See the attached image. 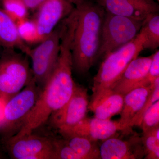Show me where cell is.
<instances>
[{"mask_svg":"<svg viewBox=\"0 0 159 159\" xmlns=\"http://www.w3.org/2000/svg\"><path fill=\"white\" fill-rule=\"evenodd\" d=\"M73 70L71 47L64 43L61 45L54 70L42 89L34 107L19 130L12 136L20 137L32 133L44 124L52 114L65 105L76 84L72 76Z\"/></svg>","mask_w":159,"mask_h":159,"instance_id":"6da1fadb","label":"cell"},{"mask_svg":"<svg viewBox=\"0 0 159 159\" xmlns=\"http://www.w3.org/2000/svg\"><path fill=\"white\" fill-rule=\"evenodd\" d=\"M76 6L77 21L72 45L73 69L84 75L97 61L105 11L90 1L83 0Z\"/></svg>","mask_w":159,"mask_h":159,"instance_id":"7a4b0ae2","label":"cell"},{"mask_svg":"<svg viewBox=\"0 0 159 159\" xmlns=\"http://www.w3.org/2000/svg\"><path fill=\"white\" fill-rule=\"evenodd\" d=\"M145 38L139 32L132 40L117 49L102 59L94 77L92 98L112 89L132 61L142 51Z\"/></svg>","mask_w":159,"mask_h":159,"instance_id":"3957f363","label":"cell"},{"mask_svg":"<svg viewBox=\"0 0 159 159\" xmlns=\"http://www.w3.org/2000/svg\"><path fill=\"white\" fill-rule=\"evenodd\" d=\"M16 50L3 48L0 54V98L4 104L33 79L29 56Z\"/></svg>","mask_w":159,"mask_h":159,"instance_id":"277c9868","label":"cell"},{"mask_svg":"<svg viewBox=\"0 0 159 159\" xmlns=\"http://www.w3.org/2000/svg\"><path fill=\"white\" fill-rule=\"evenodd\" d=\"M143 21L105 11L97 60L104 59L134 39L140 32Z\"/></svg>","mask_w":159,"mask_h":159,"instance_id":"5b68a950","label":"cell"},{"mask_svg":"<svg viewBox=\"0 0 159 159\" xmlns=\"http://www.w3.org/2000/svg\"><path fill=\"white\" fill-rule=\"evenodd\" d=\"M42 89L34 79L4 104L0 134L3 140L18 131L37 101Z\"/></svg>","mask_w":159,"mask_h":159,"instance_id":"8992f818","label":"cell"},{"mask_svg":"<svg viewBox=\"0 0 159 159\" xmlns=\"http://www.w3.org/2000/svg\"><path fill=\"white\" fill-rule=\"evenodd\" d=\"M61 23L39 43L29 54L31 71L36 84L42 89L54 70L59 55Z\"/></svg>","mask_w":159,"mask_h":159,"instance_id":"52a82bcc","label":"cell"},{"mask_svg":"<svg viewBox=\"0 0 159 159\" xmlns=\"http://www.w3.org/2000/svg\"><path fill=\"white\" fill-rule=\"evenodd\" d=\"M2 140L11 159H55L54 139L33 134L32 133Z\"/></svg>","mask_w":159,"mask_h":159,"instance_id":"ba28073f","label":"cell"},{"mask_svg":"<svg viewBox=\"0 0 159 159\" xmlns=\"http://www.w3.org/2000/svg\"><path fill=\"white\" fill-rule=\"evenodd\" d=\"M89 103L87 89L76 84L68 101L50 116L51 124L58 130L76 125L86 117Z\"/></svg>","mask_w":159,"mask_h":159,"instance_id":"9c48e42d","label":"cell"},{"mask_svg":"<svg viewBox=\"0 0 159 159\" xmlns=\"http://www.w3.org/2000/svg\"><path fill=\"white\" fill-rule=\"evenodd\" d=\"M58 131L62 137L80 136L98 142L115 136L118 132L123 131V128L118 121L86 117L76 125Z\"/></svg>","mask_w":159,"mask_h":159,"instance_id":"30bf717a","label":"cell"},{"mask_svg":"<svg viewBox=\"0 0 159 159\" xmlns=\"http://www.w3.org/2000/svg\"><path fill=\"white\" fill-rule=\"evenodd\" d=\"M70 0H47L38 10L34 20L40 42L58 25L73 10Z\"/></svg>","mask_w":159,"mask_h":159,"instance_id":"8fae6325","label":"cell"},{"mask_svg":"<svg viewBox=\"0 0 159 159\" xmlns=\"http://www.w3.org/2000/svg\"><path fill=\"white\" fill-rule=\"evenodd\" d=\"M106 12L143 21L152 13L159 12L155 0H94Z\"/></svg>","mask_w":159,"mask_h":159,"instance_id":"7c38bea8","label":"cell"},{"mask_svg":"<svg viewBox=\"0 0 159 159\" xmlns=\"http://www.w3.org/2000/svg\"><path fill=\"white\" fill-rule=\"evenodd\" d=\"M99 151L101 159H142L145 155L141 136L137 133L127 140L115 136L106 139Z\"/></svg>","mask_w":159,"mask_h":159,"instance_id":"4fadbf2b","label":"cell"},{"mask_svg":"<svg viewBox=\"0 0 159 159\" xmlns=\"http://www.w3.org/2000/svg\"><path fill=\"white\" fill-rule=\"evenodd\" d=\"M153 88V84L139 87L124 95L121 117L118 121L123 128L122 132L128 134L131 131L133 119L144 105Z\"/></svg>","mask_w":159,"mask_h":159,"instance_id":"5bb4252c","label":"cell"},{"mask_svg":"<svg viewBox=\"0 0 159 159\" xmlns=\"http://www.w3.org/2000/svg\"><path fill=\"white\" fill-rule=\"evenodd\" d=\"M152 59V55L148 57H138L132 61L112 90L125 95L134 89L139 87L140 83L147 75Z\"/></svg>","mask_w":159,"mask_h":159,"instance_id":"9a60e30c","label":"cell"},{"mask_svg":"<svg viewBox=\"0 0 159 159\" xmlns=\"http://www.w3.org/2000/svg\"><path fill=\"white\" fill-rule=\"evenodd\" d=\"M124 95L112 89L92 98L89 105V110L93 112L95 117L108 120L120 114L123 106Z\"/></svg>","mask_w":159,"mask_h":159,"instance_id":"2e32d148","label":"cell"},{"mask_svg":"<svg viewBox=\"0 0 159 159\" xmlns=\"http://www.w3.org/2000/svg\"><path fill=\"white\" fill-rule=\"evenodd\" d=\"M0 47L17 49L29 57L31 49L20 37L15 21L1 7Z\"/></svg>","mask_w":159,"mask_h":159,"instance_id":"e0dca14e","label":"cell"},{"mask_svg":"<svg viewBox=\"0 0 159 159\" xmlns=\"http://www.w3.org/2000/svg\"><path fill=\"white\" fill-rule=\"evenodd\" d=\"M63 138L81 159H101L97 142L77 135L68 136Z\"/></svg>","mask_w":159,"mask_h":159,"instance_id":"ac0fdd59","label":"cell"},{"mask_svg":"<svg viewBox=\"0 0 159 159\" xmlns=\"http://www.w3.org/2000/svg\"><path fill=\"white\" fill-rule=\"evenodd\" d=\"M140 32L145 38L144 50H156L159 47V12L152 13L143 20Z\"/></svg>","mask_w":159,"mask_h":159,"instance_id":"d6986e66","label":"cell"},{"mask_svg":"<svg viewBox=\"0 0 159 159\" xmlns=\"http://www.w3.org/2000/svg\"><path fill=\"white\" fill-rule=\"evenodd\" d=\"M145 159H159V125L143 131L141 136Z\"/></svg>","mask_w":159,"mask_h":159,"instance_id":"ffe728a7","label":"cell"},{"mask_svg":"<svg viewBox=\"0 0 159 159\" xmlns=\"http://www.w3.org/2000/svg\"><path fill=\"white\" fill-rule=\"evenodd\" d=\"M20 37L26 43H40L39 36L34 20L25 19L16 22Z\"/></svg>","mask_w":159,"mask_h":159,"instance_id":"44dd1931","label":"cell"},{"mask_svg":"<svg viewBox=\"0 0 159 159\" xmlns=\"http://www.w3.org/2000/svg\"><path fill=\"white\" fill-rule=\"evenodd\" d=\"M1 5L16 22L27 18L29 9L23 0H2Z\"/></svg>","mask_w":159,"mask_h":159,"instance_id":"7402d4cb","label":"cell"},{"mask_svg":"<svg viewBox=\"0 0 159 159\" xmlns=\"http://www.w3.org/2000/svg\"><path fill=\"white\" fill-rule=\"evenodd\" d=\"M158 100H159V77L157 78L154 83L153 89L148 96L144 105L133 119L131 124L132 128L134 126H140L142 117L145 112Z\"/></svg>","mask_w":159,"mask_h":159,"instance_id":"603a6c76","label":"cell"},{"mask_svg":"<svg viewBox=\"0 0 159 159\" xmlns=\"http://www.w3.org/2000/svg\"><path fill=\"white\" fill-rule=\"evenodd\" d=\"M159 125V100L154 103L142 117L140 127L143 131Z\"/></svg>","mask_w":159,"mask_h":159,"instance_id":"cb8c5ba5","label":"cell"},{"mask_svg":"<svg viewBox=\"0 0 159 159\" xmlns=\"http://www.w3.org/2000/svg\"><path fill=\"white\" fill-rule=\"evenodd\" d=\"M54 146L55 159H81L63 138L54 139Z\"/></svg>","mask_w":159,"mask_h":159,"instance_id":"d4e9b609","label":"cell"},{"mask_svg":"<svg viewBox=\"0 0 159 159\" xmlns=\"http://www.w3.org/2000/svg\"><path fill=\"white\" fill-rule=\"evenodd\" d=\"M159 77V51L157 50L152 54V59L147 75L140 83L139 87L153 85Z\"/></svg>","mask_w":159,"mask_h":159,"instance_id":"484cf974","label":"cell"},{"mask_svg":"<svg viewBox=\"0 0 159 159\" xmlns=\"http://www.w3.org/2000/svg\"><path fill=\"white\" fill-rule=\"evenodd\" d=\"M28 9L36 10L47 0H23Z\"/></svg>","mask_w":159,"mask_h":159,"instance_id":"4316f807","label":"cell"},{"mask_svg":"<svg viewBox=\"0 0 159 159\" xmlns=\"http://www.w3.org/2000/svg\"><path fill=\"white\" fill-rule=\"evenodd\" d=\"M2 103H4V102H3L2 99L0 98V123H1L3 118V110L1 111V106H2L1 104Z\"/></svg>","mask_w":159,"mask_h":159,"instance_id":"83f0119b","label":"cell"},{"mask_svg":"<svg viewBox=\"0 0 159 159\" xmlns=\"http://www.w3.org/2000/svg\"><path fill=\"white\" fill-rule=\"evenodd\" d=\"M70 1L71 2L76 4V5L82 2L80 1V0H70Z\"/></svg>","mask_w":159,"mask_h":159,"instance_id":"f1b7e54d","label":"cell"},{"mask_svg":"<svg viewBox=\"0 0 159 159\" xmlns=\"http://www.w3.org/2000/svg\"><path fill=\"white\" fill-rule=\"evenodd\" d=\"M4 156L3 155L2 152L1 150H0V159H4Z\"/></svg>","mask_w":159,"mask_h":159,"instance_id":"f546056e","label":"cell"},{"mask_svg":"<svg viewBox=\"0 0 159 159\" xmlns=\"http://www.w3.org/2000/svg\"><path fill=\"white\" fill-rule=\"evenodd\" d=\"M3 49V48H2V47H0V54H1V53H2V51Z\"/></svg>","mask_w":159,"mask_h":159,"instance_id":"4dcf8cb0","label":"cell"},{"mask_svg":"<svg viewBox=\"0 0 159 159\" xmlns=\"http://www.w3.org/2000/svg\"><path fill=\"white\" fill-rule=\"evenodd\" d=\"M2 0H0V4H1V3H2Z\"/></svg>","mask_w":159,"mask_h":159,"instance_id":"1f68e13d","label":"cell"},{"mask_svg":"<svg viewBox=\"0 0 159 159\" xmlns=\"http://www.w3.org/2000/svg\"><path fill=\"white\" fill-rule=\"evenodd\" d=\"M155 1H157V2H159V0H155Z\"/></svg>","mask_w":159,"mask_h":159,"instance_id":"d6a6232c","label":"cell"},{"mask_svg":"<svg viewBox=\"0 0 159 159\" xmlns=\"http://www.w3.org/2000/svg\"><path fill=\"white\" fill-rule=\"evenodd\" d=\"M83 1V0H80V1H81V2H82Z\"/></svg>","mask_w":159,"mask_h":159,"instance_id":"836d02e7","label":"cell"}]
</instances>
